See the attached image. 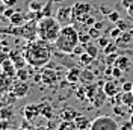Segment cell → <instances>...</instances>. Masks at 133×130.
Returning a JSON list of instances; mask_svg holds the SVG:
<instances>
[{"label": "cell", "mask_w": 133, "mask_h": 130, "mask_svg": "<svg viewBox=\"0 0 133 130\" xmlns=\"http://www.w3.org/2000/svg\"><path fill=\"white\" fill-rule=\"evenodd\" d=\"M86 86V97L89 101H92V98L95 97V94H97V91H98L100 85L98 83H95V82H91V83H88V85H85Z\"/></svg>", "instance_id": "21"}, {"label": "cell", "mask_w": 133, "mask_h": 130, "mask_svg": "<svg viewBox=\"0 0 133 130\" xmlns=\"http://www.w3.org/2000/svg\"><path fill=\"white\" fill-rule=\"evenodd\" d=\"M0 40H2V36H0Z\"/></svg>", "instance_id": "57"}, {"label": "cell", "mask_w": 133, "mask_h": 130, "mask_svg": "<svg viewBox=\"0 0 133 130\" xmlns=\"http://www.w3.org/2000/svg\"><path fill=\"white\" fill-rule=\"evenodd\" d=\"M121 33H123V30H121L119 27H115V29H112V30H110V36H112L114 40H116Z\"/></svg>", "instance_id": "42"}, {"label": "cell", "mask_w": 133, "mask_h": 130, "mask_svg": "<svg viewBox=\"0 0 133 130\" xmlns=\"http://www.w3.org/2000/svg\"><path fill=\"white\" fill-rule=\"evenodd\" d=\"M71 12H73V21L83 24L86 17L89 15V12H91V5L85 3V2H76L74 5L71 6Z\"/></svg>", "instance_id": "6"}, {"label": "cell", "mask_w": 133, "mask_h": 130, "mask_svg": "<svg viewBox=\"0 0 133 130\" xmlns=\"http://www.w3.org/2000/svg\"><path fill=\"white\" fill-rule=\"evenodd\" d=\"M121 101H123V106H129L133 105V92L132 91H123L121 92Z\"/></svg>", "instance_id": "25"}, {"label": "cell", "mask_w": 133, "mask_h": 130, "mask_svg": "<svg viewBox=\"0 0 133 130\" xmlns=\"http://www.w3.org/2000/svg\"><path fill=\"white\" fill-rule=\"evenodd\" d=\"M6 32L15 36H21L27 41H35L38 36V23L36 20H29L23 26H11L9 29H6Z\"/></svg>", "instance_id": "4"}, {"label": "cell", "mask_w": 133, "mask_h": 130, "mask_svg": "<svg viewBox=\"0 0 133 130\" xmlns=\"http://www.w3.org/2000/svg\"><path fill=\"white\" fill-rule=\"evenodd\" d=\"M9 115H14L12 107H5L3 110H0V118H9Z\"/></svg>", "instance_id": "38"}, {"label": "cell", "mask_w": 133, "mask_h": 130, "mask_svg": "<svg viewBox=\"0 0 133 130\" xmlns=\"http://www.w3.org/2000/svg\"><path fill=\"white\" fill-rule=\"evenodd\" d=\"M132 40H133V33L129 32V30H123V33L115 40V42L118 44V47H119V46H127Z\"/></svg>", "instance_id": "20"}, {"label": "cell", "mask_w": 133, "mask_h": 130, "mask_svg": "<svg viewBox=\"0 0 133 130\" xmlns=\"http://www.w3.org/2000/svg\"><path fill=\"white\" fill-rule=\"evenodd\" d=\"M132 92H133V89H132Z\"/></svg>", "instance_id": "58"}, {"label": "cell", "mask_w": 133, "mask_h": 130, "mask_svg": "<svg viewBox=\"0 0 133 130\" xmlns=\"http://www.w3.org/2000/svg\"><path fill=\"white\" fill-rule=\"evenodd\" d=\"M133 82H123V91H132Z\"/></svg>", "instance_id": "45"}, {"label": "cell", "mask_w": 133, "mask_h": 130, "mask_svg": "<svg viewBox=\"0 0 133 130\" xmlns=\"http://www.w3.org/2000/svg\"><path fill=\"white\" fill-rule=\"evenodd\" d=\"M2 2H3L6 6H11V8H14L17 5V0H2Z\"/></svg>", "instance_id": "48"}, {"label": "cell", "mask_w": 133, "mask_h": 130, "mask_svg": "<svg viewBox=\"0 0 133 130\" xmlns=\"http://www.w3.org/2000/svg\"><path fill=\"white\" fill-rule=\"evenodd\" d=\"M2 68H3V73L6 74V76H9V77L17 76V68H15V65H14V62H12L9 57L6 61L2 62Z\"/></svg>", "instance_id": "15"}, {"label": "cell", "mask_w": 133, "mask_h": 130, "mask_svg": "<svg viewBox=\"0 0 133 130\" xmlns=\"http://www.w3.org/2000/svg\"><path fill=\"white\" fill-rule=\"evenodd\" d=\"M106 98H108V94L104 92V89H103V88H98V91H97L95 97L92 98V101H91V103L94 105V107H101V106L104 105Z\"/></svg>", "instance_id": "14"}, {"label": "cell", "mask_w": 133, "mask_h": 130, "mask_svg": "<svg viewBox=\"0 0 133 130\" xmlns=\"http://www.w3.org/2000/svg\"><path fill=\"white\" fill-rule=\"evenodd\" d=\"M51 3H53V0H49L41 9V15L42 17H51Z\"/></svg>", "instance_id": "31"}, {"label": "cell", "mask_w": 133, "mask_h": 130, "mask_svg": "<svg viewBox=\"0 0 133 130\" xmlns=\"http://www.w3.org/2000/svg\"><path fill=\"white\" fill-rule=\"evenodd\" d=\"M119 79H115V77H112V79H109V80L104 82V85H103V89L104 92L108 94L109 98L115 97L118 94H121V91H123V83L119 85Z\"/></svg>", "instance_id": "7"}, {"label": "cell", "mask_w": 133, "mask_h": 130, "mask_svg": "<svg viewBox=\"0 0 133 130\" xmlns=\"http://www.w3.org/2000/svg\"><path fill=\"white\" fill-rule=\"evenodd\" d=\"M88 32H89V35H91L92 40H98L100 36H101V30H100V29H97V27H94V26L88 29Z\"/></svg>", "instance_id": "35"}, {"label": "cell", "mask_w": 133, "mask_h": 130, "mask_svg": "<svg viewBox=\"0 0 133 130\" xmlns=\"http://www.w3.org/2000/svg\"><path fill=\"white\" fill-rule=\"evenodd\" d=\"M89 130H119L116 121L109 115H100L91 122Z\"/></svg>", "instance_id": "5"}, {"label": "cell", "mask_w": 133, "mask_h": 130, "mask_svg": "<svg viewBox=\"0 0 133 130\" xmlns=\"http://www.w3.org/2000/svg\"><path fill=\"white\" fill-rule=\"evenodd\" d=\"M39 105H41V116L47 118V120H51V116H53L51 105H49V103H39Z\"/></svg>", "instance_id": "23"}, {"label": "cell", "mask_w": 133, "mask_h": 130, "mask_svg": "<svg viewBox=\"0 0 133 130\" xmlns=\"http://www.w3.org/2000/svg\"><path fill=\"white\" fill-rule=\"evenodd\" d=\"M9 59L14 62L17 70H20V68H24L26 64H27V61H26V57L23 55H20L18 51H11L9 53Z\"/></svg>", "instance_id": "12"}, {"label": "cell", "mask_w": 133, "mask_h": 130, "mask_svg": "<svg viewBox=\"0 0 133 130\" xmlns=\"http://www.w3.org/2000/svg\"><path fill=\"white\" fill-rule=\"evenodd\" d=\"M115 114H118V115H124V110H123V109H119V107H116V106H115Z\"/></svg>", "instance_id": "52"}, {"label": "cell", "mask_w": 133, "mask_h": 130, "mask_svg": "<svg viewBox=\"0 0 133 130\" xmlns=\"http://www.w3.org/2000/svg\"><path fill=\"white\" fill-rule=\"evenodd\" d=\"M76 97H77V100H80V101L88 100V97H86V86H85V85L79 86V88L76 89Z\"/></svg>", "instance_id": "28"}, {"label": "cell", "mask_w": 133, "mask_h": 130, "mask_svg": "<svg viewBox=\"0 0 133 130\" xmlns=\"http://www.w3.org/2000/svg\"><path fill=\"white\" fill-rule=\"evenodd\" d=\"M17 130H26V129H23V127H20V129H17Z\"/></svg>", "instance_id": "56"}, {"label": "cell", "mask_w": 133, "mask_h": 130, "mask_svg": "<svg viewBox=\"0 0 133 130\" xmlns=\"http://www.w3.org/2000/svg\"><path fill=\"white\" fill-rule=\"evenodd\" d=\"M129 110H130V112H133V105H130V106H129Z\"/></svg>", "instance_id": "53"}, {"label": "cell", "mask_w": 133, "mask_h": 130, "mask_svg": "<svg viewBox=\"0 0 133 130\" xmlns=\"http://www.w3.org/2000/svg\"><path fill=\"white\" fill-rule=\"evenodd\" d=\"M91 122L92 121H89L88 116H85V115H79L74 120V124H76V127H77V130H89Z\"/></svg>", "instance_id": "16"}, {"label": "cell", "mask_w": 133, "mask_h": 130, "mask_svg": "<svg viewBox=\"0 0 133 130\" xmlns=\"http://www.w3.org/2000/svg\"><path fill=\"white\" fill-rule=\"evenodd\" d=\"M109 42H110V41H109V38H106V36H100L98 40H97V44H98V47H101V49H104Z\"/></svg>", "instance_id": "39"}, {"label": "cell", "mask_w": 133, "mask_h": 130, "mask_svg": "<svg viewBox=\"0 0 133 130\" xmlns=\"http://www.w3.org/2000/svg\"><path fill=\"white\" fill-rule=\"evenodd\" d=\"M127 15L130 17V18H133V5L130 8H127Z\"/></svg>", "instance_id": "49"}, {"label": "cell", "mask_w": 133, "mask_h": 130, "mask_svg": "<svg viewBox=\"0 0 133 130\" xmlns=\"http://www.w3.org/2000/svg\"><path fill=\"white\" fill-rule=\"evenodd\" d=\"M23 115H24L26 120L33 121L35 118H38L41 115V105L39 103H30V105H27L24 107V110H23Z\"/></svg>", "instance_id": "9"}, {"label": "cell", "mask_w": 133, "mask_h": 130, "mask_svg": "<svg viewBox=\"0 0 133 130\" xmlns=\"http://www.w3.org/2000/svg\"><path fill=\"white\" fill-rule=\"evenodd\" d=\"M116 49H118V44L116 42H109L103 50H104V55H110V53H115Z\"/></svg>", "instance_id": "34"}, {"label": "cell", "mask_w": 133, "mask_h": 130, "mask_svg": "<svg viewBox=\"0 0 133 130\" xmlns=\"http://www.w3.org/2000/svg\"><path fill=\"white\" fill-rule=\"evenodd\" d=\"M41 82L44 85H53V83H56L58 82V73H56V70H53V68H44L41 73Z\"/></svg>", "instance_id": "10"}, {"label": "cell", "mask_w": 133, "mask_h": 130, "mask_svg": "<svg viewBox=\"0 0 133 130\" xmlns=\"http://www.w3.org/2000/svg\"><path fill=\"white\" fill-rule=\"evenodd\" d=\"M30 18L29 15H24V14H21V12H15L14 15L9 18V23L11 26H23L24 23H27Z\"/></svg>", "instance_id": "13"}, {"label": "cell", "mask_w": 133, "mask_h": 130, "mask_svg": "<svg viewBox=\"0 0 133 130\" xmlns=\"http://www.w3.org/2000/svg\"><path fill=\"white\" fill-rule=\"evenodd\" d=\"M42 6H44V5H42L41 2H36V0H32V2L29 3V6H27V8H29V11H30V12H41Z\"/></svg>", "instance_id": "29"}, {"label": "cell", "mask_w": 133, "mask_h": 130, "mask_svg": "<svg viewBox=\"0 0 133 130\" xmlns=\"http://www.w3.org/2000/svg\"><path fill=\"white\" fill-rule=\"evenodd\" d=\"M91 40L92 38H91V35H89L88 30H86V32H85V30H80V32H79V42H80V44H88Z\"/></svg>", "instance_id": "30"}, {"label": "cell", "mask_w": 133, "mask_h": 130, "mask_svg": "<svg viewBox=\"0 0 133 130\" xmlns=\"http://www.w3.org/2000/svg\"><path fill=\"white\" fill-rule=\"evenodd\" d=\"M94 27H97V29H100V30H101V29H103V23H101V21H95Z\"/></svg>", "instance_id": "51"}, {"label": "cell", "mask_w": 133, "mask_h": 130, "mask_svg": "<svg viewBox=\"0 0 133 130\" xmlns=\"http://www.w3.org/2000/svg\"><path fill=\"white\" fill-rule=\"evenodd\" d=\"M98 49H100L98 44H92L91 41H89L88 44H85V51H86V53H89L94 59L98 56Z\"/></svg>", "instance_id": "24"}, {"label": "cell", "mask_w": 133, "mask_h": 130, "mask_svg": "<svg viewBox=\"0 0 133 130\" xmlns=\"http://www.w3.org/2000/svg\"><path fill=\"white\" fill-rule=\"evenodd\" d=\"M121 76H123V70L114 65V70H112V77H115V79H119Z\"/></svg>", "instance_id": "41"}, {"label": "cell", "mask_w": 133, "mask_h": 130, "mask_svg": "<svg viewBox=\"0 0 133 130\" xmlns=\"http://www.w3.org/2000/svg\"><path fill=\"white\" fill-rule=\"evenodd\" d=\"M27 77H29V73H27L26 68H20V70H17V79H18V80L26 82L27 80Z\"/></svg>", "instance_id": "33"}, {"label": "cell", "mask_w": 133, "mask_h": 130, "mask_svg": "<svg viewBox=\"0 0 133 130\" xmlns=\"http://www.w3.org/2000/svg\"><path fill=\"white\" fill-rule=\"evenodd\" d=\"M130 129H133V124H132L130 121H129V122H124V124L119 127V130H130Z\"/></svg>", "instance_id": "47"}, {"label": "cell", "mask_w": 133, "mask_h": 130, "mask_svg": "<svg viewBox=\"0 0 133 130\" xmlns=\"http://www.w3.org/2000/svg\"><path fill=\"white\" fill-rule=\"evenodd\" d=\"M61 2H64V0H53V3H61Z\"/></svg>", "instance_id": "54"}, {"label": "cell", "mask_w": 133, "mask_h": 130, "mask_svg": "<svg viewBox=\"0 0 133 130\" xmlns=\"http://www.w3.org/2000/svg\"><path fill=\"white\" fill-rule=\"evenodd\" d=\"M23 56L26 57L27 64L33 68H42L44 65H47L51 59V49H50V42L44 40H35L29 41V44L23 50Z\"/></svg>", "instance_id": "1"}, {"label": "cell", "mask_w": 133, "mask_h": 130, "mask_svg": "<svg viewBox=\"0 0 133 130\" xmlns=\"http://www.w3.org/2000/svg\"><path fill=\"white\" fill-rule=\"evenodd\" d=\"M118 53H110V55H106V57H104V64L106 65H115V61L118 59Z\"/></svg>", "instance_id": "32"}, {"label": "cell", "mask_w": 133, "mask_h": 130, "mask_svg": "<svg viewBox=\"0 0 133 130\" xmlns=\"http://www.w3.org/2000/svg\"><path fill=\"white\" fill-rule=\"evenodd\" d=\"M58 130H77V127H76L74 121H66V120H64L58 126Z\"/></svg>", "instance_id": "26"}, {"label": "cell", "mask_w": 133, "mask_h": 130, "mask_svg": "<svg viewBox=\"0 0 133 130\" xmlns=\"http://www.w3.org/2000/svg\"><path fill=\"white\" fill-rule=\"evenodd\" d=\"M80 73H82V70H79V68H76V67H71L70 71L66 73V80L70 82V83H77V82H80Z\"/></svg>", "instance_id": "19"}, {"label": "cell", "mask_w": 133, "mask_h": 130, "mask_svg": "<svg viewBox=\"0 0 133 130\" xmlns=\"http://www.w3.org/2000/svg\"><path fill=\"white\" fill-rule=\"evenodd\" d=\"M6 8H8V6H6V5H5L3 2H2V3H0V14H3V12L6 11Z\"/></svg>", "instance_id": "50"}, {"label": "cell", "mask_w": 133, "mask_h": 130, "mask_svg": "<svg viewBox=\"0 0 133 130\" xmlns=\"http://www.w3.org/2000/svg\"><path fill=\"white\" fill-rule=\"evenodd\" d=\"M79 115L80 114H79L76 109H73V107H65V109L61 112V118H62V120H66V121H74Z\"/></svg>", "instance_id": "18"}, {"label": "cell", "mask_w": 133, "mask_h": 130, "mask_svg": "<svg viewBox=\"0 0 133 130\" xmlns=\"http://www.w3.org/2000/svg\"><path fill=\"white\" fill-rule=\"evenodd\" d=\"M92 61H94V57H92L89 53H86V51L79 56V62H80L82 65H85V67H89V64H91Z\"/></svg>", "instance_id": "27"}, {"label": "cell", "mask_w": 133, "mask_h": 130, "mask_svg": "<svg viewBox=\"0 0 133 130\" xmlns=\"http://www.w3.org/2000/svg\"><path fill=\"white\" fill-rule=\"evenodd\" d=\"M83 24H86V26H94V24H95V18H94V17H91V15H88Z\"/></svg>", "instance_id": "46"}, {"label": "cell", "mask_w": 133, "mask_h": 130, "mask_svg": "<svg viewBox=\"0 0 133 130\" xmlns=\"http://www.w3.org/2000/svg\"><path fill=\"white\" fill-rule=\"evenodd\" d=\"M108 18H109V21L116 23V21L119 20V12H118V11H110V12L108 14Z\"/></svg>", "instance_id": "37"}, {"label": "cell", "mask_w": 133, "mask_h": 130, "mask_svg": "<svg viewBox=\"0 0 133 130\" xmlns=\"http://www.w3.org/2000/svg\"><path fill=\"white\" fill-rule=\"evenodd\" d=\"M62 24L56 20V17H42L38 20V38L47 42H55L61 33Z\"/></svg>", "instance_id": "3"}, {"label": "cell", "mask_w": 133, "mask_h": 130, "mask_svg": "<svg viewBox=\"0 0 133 130\" xmlns=\"http://www.w3.org/2000/svg\"><path fill=\"white\" fill-rule=\"evenodd\" d=\"M14 14H15V11H14V8H11V6H8V8H6V11H5V12H3V15L6 17V18H11V17L14 15Z\"/></svg>", "instance_id": "43"}, {"label": "cell", "mask_w": 133, "mask_h": 130, "mask_svg": "<svg viewBox=\"0 0 133 130\" xmlns=\"http://www.w3.org/2000/svg\"><path fill=\"white\" fill-rule=\"evenodd\" d=\"M130 122L133 124V112H132V116H130Z\"/></svg>", "instance_id": "55"}, {"label": "cell", "mask_w": 133, "mask_h": 130, "mask_svg": "<svg viewBox=\"0 0 133 130\" xmlns=\"http://www.w3.org/2000/svg\"><path fill=\"white\" fill-rule=\"evenodd\" d=\"M83 53H85V44H80V42H79V44L74 47V50H73V53H71V55L79 57L80 55H83Z\"/></svg>", "instance_id": "36"}, {"label": "cell", "mask_w": 133, "mask_h": 130, "mask_svg": "<svg viewBox=\"0 0 133 130\" xmlns=\"http://www.w3.org/2000/svg\"><path fill=\"white\" fill-rule=\"evenodd\" d=\"M56 20L62 26H66L73 21V12H71V6H61L56 11Z\"/></svg>", "instance_id": "8"}, {"label": "cell", "mask_w": 133, "mask_h": 130, "mask_svg": "<svg viewBox=\"0 0 133 130\" xmlns=\"http://www.w3.org/2000/svg\"><path fill=\"white\" fill-rule=\"evenodd\" d=\"M12 92H14V95L17 98H23L27 95V92H29V85L23 80H17L14 83V86H12Z\"/></svg>", "instance_id": "11"}, {"label": "cell", "mask_w": 133, "mask_h": 130, "mask_svg": "<svg viewBox=\"0 0 133 130\" xmlns=\"http://www.w3.org/2000/svg\"><path fill=\"white\" fill-rule=\"evenodd\" d=\"M116 27H119L121 30H127V29H129V24H127L125 21H123V20H118V21H116Z\"/></svg>", "instance_id": "44"}, {"label": "cell", "mask_w": 133, "mask_h": 130, "mask_svg": "<svg viewBox=\"0 0 133 130\" xmlns=\"http://www.w3.org/2000/svg\"><path fill=\"white\" fill-rule=\"evenodd\" d=\"M21 127L26 129V130H36V127H35L33 124H30V121H29V120H26V118H24V121L21 122Z\"/></svg>", "instance_id": "40"}, {"label": "cell", "mask_w": 133, "mask_h": 130, "mask_svg": "<svg viewBox=\"0 0 133 130\" xmlns=\"http://www.w3.org/2000/svg\"><path fill=\"white\" fill-rule=\"evenodd\" d=\"M80 82H82L83 85H88L91 82H95V74L92 73V70L89 67L82 70V73H80Z\"/></svg>", "instance_id": "17"}, {"label": "cell", "mask_w": 133, "mask_h": 130, "mask_svg": "<svg viewBox=\"0 0 133 130\" xmlns=\"http://www.w3.org/2000/svg\"><path fill=\"white\" fill-rule=\"evenodd\" d=\"M115 67L121 68L123 71H124V70H129V67H130V61H129V57L124 56V55H119L118 59L115 61Z\"/></svg>", "instance_id": "22"}, {"label": "cell", "mask_w": 133, "mask_h": 130, "mask_svg": "<svg viewBox=\"0 0 133 130\" xmlns=\"http://www.w3.org/2000/svg\"><path fill=\"white\" fill-rule=\"evenodd\" d=\"M77 44H79V30H76V27L71 24L62 26L58 40L55 41L56 49L65 55H71Z\"/></svg>", "instance_id": "2"}]
</instances>
